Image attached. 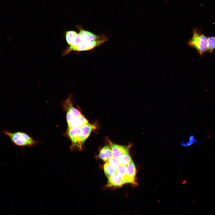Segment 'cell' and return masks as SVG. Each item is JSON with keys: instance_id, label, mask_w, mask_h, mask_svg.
I'll return each instance as SVG.
<instances>
[{"instance_id": "obj_6", "label": "cell", "mask_w": 215, "mask_h": 215, "mask_svg": "<svg viewBox=\"0 0 215 215\" xmlns=\"http://www.w3.org/2000/svg\"><path fill=\"white\" fill-rule=\"evenodd\" d=\"M96 128V126L89 122L80 127V145L81 149L85 142L93 130Z\"/></svg>"}, {"instance_id": "obj_4", "label": "cell", "mask_w": 215, "mask_h": 215, "mask_svg": "<svg viewBox=\"0 0 215 215\" xmlns=\"http://www.w3.org/2000/svg\"><path fill=\"white\" fill-rule=\"evenodd\" d=\"M62 105L63 110L66 112L67 123L82 114L79 110L73 107L72 95H70L67 99L64 100Z\"/></svg>"}, {"instance_id": "obj_19", "label": "cell", "mask_w": 215, "mask_h": 215, "mask_svg": "<svg viewBox=\"0 0 215 215\" xmlns=\"http://www.w3.org/2000/svg\"><path fill=\"white\" fill-rule=\"evenodd\" d=\"M107 162L116 169L119 165L117 158L113 156L111 157Z\"/></svg>"}, {"instance_id": "obj_13", "label": "cell", "mask_w": 215, "mask_h": 215, "mask_svg": "<svg viewBox=\"0 0 215 215\" xmlns=\"http://www.w3.org/2000/svg\"><path fill=\"white\" fill-rule=\"evenodd\" d=\"M103 169L105 174L108 178L116 174V169L108 162H106L104 164Z\"/></svg>"}, {"instance_id": "obj_15", "label": "cell", "mask_w": 215, "mask_h": 215, "mask_svg": "<svg viewBox=\"0 0 215 215\" xmlns=\"http://www.w3.org/2000/svg\"><path fill=\"white\" fill-rule=\"evenodd\" d=\"M215 49V37L211 36L208 38L207 51L212 53Z\"/></svg>"}, {"instance_id": "obj_16", "label": "cell", "mask_w": 215, "mask_h": 215, "mask_svg": "<svg viewBox=\"0 0 215 215\" xmlns=\"http://www.w3.org/2000/svg\"><path fill=\"white\" fill-rule=\"evenodd\" d=\"M116 174L119 176L124 178L127 172V168L126 165H119L116 169Z\"/></svg>"}, {"instance_id": "obj_2", "label": "cell", "mask_w": 215, "mask_h": 215, "mask_svg": "<svg viewBox=\"0 0 215 215\" xmlns=\"http://www.w3.org/2000/svg\"><path fill=\"white\" fill-rule=\"evenodd\" d=\"M3 133L9 137L13 143L16 146H31L34 145L37 142L24 132L20 131L12 132L5 130L3 131Z\"/></svg>"}, {"instance_id": "obj_11", "label": "cell", "mask_w": 215, "mask_h": 215, "mask_svg": "<svg viewBox=\"0 0 215 215\" xmlns=\"http://www.w3.org/2000/svg\"><path fill=\"white\" fill-rule=\"evenodd\" d=\"M88 122L85 117L82 114L80 116L72 120L67 123V128L73 127L80 128Z\"/></svg>"}, {"instance_id": "obj_14", "label": "cell", "mask_w": 215, "mask_h": 215, "mask_svg": "<svg viewBox=\"0 0 215 215\" xmlns=\"http://www.w3.org/2000/svg\"><path fill=\"white\" fill-rule=\"evenodd\" d=\"M119 165H127L132 160L129 153L121 155L117 158Z\"/></svg>"}, {"instance_id": "obj_9", "label": "cell", "mask_w": 215, "mask_h": 215, "mask_svg": "<svg viewBox=\"0 0 215 215\" xmlns=\"http://www.w3.org/2000/svg\"><path fill=\"white\" fill-rule=\"evenodd\" d=\"M126 183L124 178L116 174L108 178L107 187H120Z\"/></svg>"}, {"instance_id": "obj_10", "label": "cell", "mask_w": 215, "mask_h": 215, "mask_svg": "<svg viewBox=\"0 0 215 215\" xmlns=\"http://www.w3.org/2000/svg\"><path fill=\"white\" fill-rule=\"evenodd\" d=\"M81 42H86L100 39L101 36H98L91 32L83 29H81L79 33Z\"/></svg>"}, {"instance_id": "obj_5", "label": "cell", "mask_w": 215, "mask_h": 215, "mask_svg": "<svg viewBox=\"0 0 215 215\" xmlns=\"http://www.w3.org/2000/svg\"><path fill=\"white\" fill-rule=\"evenodd\" d=\"M80 128L73 127L67 128L66 134L72 142L70 149L73 150L75 149L81 150L80 145Z\"/></svg>"}, {"instance_id": "obj_8", "label": "cell", "mask_w": 215, "mask_h": 215, "mask_svg": "<svg viewBox=\"0 0 215 215\" xmlns=\"http://www.w3.org/2000/svg\"><path fill=\"white\" fill-rule=\"evenodd\" d=\"M126 166L127 168V173L124 178L126 183L136 185L137 183L135 181L136 171V166L134 163L131 160Z\"/></svg>"}, {"instance_id": "obj_12", "label": "cell", "mask_w": 215, "mask_h": 215, "mask_svg": "<svg viewBox=\"0 0 215 215\" xmlns=\"http://www.w3.org/2000/svg\"><path fill=\"white\" fill-rule=\"evenodd\" d=\"M99 158L105 162H107L112 156V150L108 146H104L100 150L99 153Z\"/></svg>"}, {"instance_id": "obj_17", "label": "cell", "mask_w": 215, "mask_h": 215, "mask_svg": "<svg viewBox=\"0 0 215 215\" xmlns=\"http://www.w3.org/2000/svg\"><path fill=\"white\" fill-rule=\"evenodd\" d=\"M77 34V33L76 31L73 30L69 31L66 32L65 38L66 42L69 45L73 38Z\"/></svg>"}, {"instance_id": "obj_18", "label": "cell", "mask_w": 215, "mask_h": 215, "mask_svg": "<svg viewBox=\"0 0 215 215\" xmlns=\"http://www.w3.org/2000/svg\"><path fill=\"white\" fill-rule=\"evenodd\" d=\"M81 42L79 34H77L72 39L70 44L69 47H73L76 46Z\"/></svg>"}, {"instance_id": "obj_7", "label": "cell", "mask_w": 215, "mask_h": 215, "mask_svg": "<svg viewBox=\"0 0 215 215\" xmlns=\"http://www.w3.org/2000/svg\"><path fill=\"white\" fill-rule=\"evenodd\" d=\"M110 145L112 152V156L117 158L119 156L129 153V149L131 146L130 145L124 146L110 142Z\"/></svg>"}, {"instance_id": "obj_1", "label": "cell", "mask_w": 215, "mask_h": 215, "mask_svg": "<svg viewBox=\"0 0 215 215\" xmlns=\"http://www.w3.org/2000/svg\"><path fill=\"white\" fill-rule=\"evenodd\" d=\"M207 39L208 38L202 33L200 30L196 28L194 29L192 37L188 43L201 56L207 51Z\"/></svg>"}, {"instance_id": "obj_3", "label": "cell", "mask_w": 215, "mask_h": 215, "mask_svg": "<svg viewBox=\"0 0 215 215\" xmlns=\"http://www.w3.org/2000/svg\"><path fill=\"white\" fill-rule=\"evenodd\" d=\"M107 40L105 37H102L100 39L86 42H81L77 45L69 47L65 50L64 55H66L71 51H84L91 50L104 42Z\"/></svg>"}]
</instances>
